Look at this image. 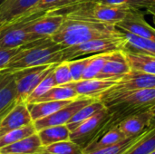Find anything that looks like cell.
<instances>
[{
    "instance_id": "ab89813d",
    "label": "cell",
    "mask_w": 155,
    "mask_h": 154,
    "mask_svg": "<svg viewBox=\"0 0 155 154\" xmlns=\"http://www.w3.org/2000/svg\"><path fill=\"white\" fill-rule=\"evenodd\" d=\"M37 154H57V153H53V152H47V151H45V148H44V150L41 152H39V153Z\"/></svg>"
},
{
    "instance_id": "f6af8a7d",
    "label": "cell",
    "mask_w": 155,
    "mask_h": 154,
    "mask_svg": "<svg viewBox=\"0 0 155 154\" xmlns=\"http://www.w3.org/2000/svg\"><path fill=\"white\" fill-rule=\"evenodd\" d=\"M153 1H155V0H153Z\"/></svg>"
},
{
    "instance_id": "9c48e42d",
    "label": "cell",
    "mask_w": 155,
    "mask_h": 154,
    "mask_svg": "<svg viewBox=\"0 0 155 154\" xmlns=\"http://www.w3.org/2000/svg\"><path fill=\"white\" fill-rule=\"evenodd\" d=\"M99 98H92V97H78L73 100L69 104L65 105L64 107L61 108L57 112L54 113L53 114L42 118L40 120L35 121L34 125L35 127L36 132L51 126H57V125H64L67 124V123L71 120V118L83 107L91 103L94 100Z\"/></svg>"
},
{
    "instance_id": "7bdbcfd3",
    "label": "cell",
    "mask_w": 155,
    "mask_h": 154,
    "mask_svg": "<svg viewBox=\"0 0 155 154\" xmlns=\"http://www.w3.org/2000/svg\"><path fill=\"white\" fill-rule=\"evenodd\" d=\"M153 23L155 24V15H153Z\"/></svg>"
},
{
    "instance_id": "7a4b0ae2",
    "label": "cell",
    "mask_w": 155,
    "mask_h": 154,
    "mask_svg": "<svg viewBox=\"0 0 155 154\" xmlns=\"http://www.w3.org/2000/svg\"><path fill=\"white\" fill-rule=\"evenodd\" d=\"M63 48L61 44L54 43L51 37L38 39L23 45L5 68L0 72L7 74L25 68L58 64L63 61Z\"/></svg>"
},
{
    "instance_id": "7402d4cb",
    "label": "cell",
    "mask_w": 155,
    "mask_h": 154,
    "mask_svg": "<svg viewBox=\"0 0 155 154\" xmlns=\"http://www.w3.org/2000/svg\"><path fill=\"white\" fill-rule=\"evenodd\" d=\"M124 53L130 64L131 70L140 71L155 75V56L131 52Z\"/></svg>"
},
{
    "instance_id": "8992f818",
    "label": "cell",
    "mask_w": 155,
    "mask_h": 154,
    "mask_svg": "<svg viewBox=\"0 0 155 154\" xmlns=\"http://www.w3.org/2000/svg\"><path fill=\"white\" fill-rule=\"evenodd\" d=\"M56 64H57L35 66L13 73L12 74L16 85L18 103H25L26 99L37 84Z\"/></svg>"
},
{
    "instance_id": "e0dca14e",
    "label": "cell",
    "mask_w": 155,
    "mask_h": 154,
    "mask_svg": "<svg viewBox=\"0 0 155 154\" xmlns=\"http://www.w3.org/2000/svg\"><path fill=\"white\" fill-rule=\"evenodd\" d=\"M44 146L40 141V138L36 133L32 134L26 138L20 140L11 145L5 146L0 149V153H23V154H37L44 150Z\"/></svg>"
},
{
    "instance_id": "603a6c76",
    "label": "cell",
    "mask_w": 155,
    "mask_h": 154,
    "mask_svg": "<svg viewBox=\"0 0 155 154\" xmlns=\"http://www.w3.org/2000/svg\"><path fill=\"white\" fill-rule=\"evenodd\" d=\"M78 94L75 90L69 84L55 85L51 88L48 92L43 94L41 97L36 99L34 103L47 102V101H64V100H74L78 98Z\"/></svg>"
},
{
    "instance_id": "44dd1931",
    "label": "cell",
    "mask_w": 155,
    "mask_h": 154,
    "mask_svg": "<svg viewBox=\"0 0 155 154\" xmlns=\"http://www.w3.org/2000/svg\"><path fill=\"white\" fill-rule=\"evenodd\" d=\"M18 103L16 85L14 77L0 90V123Z\"/></svg>"
},
{
    "instance_id": "f546056e",
    "label": "cell",
    "mask_w": 155,
    "mask_h": 154,
    "mask_svg": "<svg viewBox=\"0 0 155 154\" xmlns=\"http://www.w3.org/2000/svg\"><path fill=\"white\" fill-rule=\"evenodd\" d=\"M54 68L46 74V76L37 84V86L35 88V90L31 93V94L28 96V98L25 101L26 104L33 103L36 99L41 97L43 94H45L46 92H48L51 88H53L56 85L55 81H54V73H53Z\"/></svg>"
},
{
    "instance_id": "d6a6232c",
    "label": "cell",
    "mask_w": 155,
    "mask_h": 154,
    "mask_svg": "<svg viewBox=\"0 0 155 154\" xmlns=\"http://www.w3.org/2000/svg\"><path fill=\"white\" fill-rule=\"evenodd\" d=\"M91 59H92V55H90L89 57L82 58V59H74V60L68 61L73 82H77L83 79L84 73Z\"/></svg>"
},
{
    "instance_id": "836d02e7",
    "label": "cell",
    "mask_w": 155,
    "mask_h": 154,
    "mask_svg": "<svg viewBox=\"0 0 155 154\" xmlns=\"http://www.w3.org/2000/svg\"><path fill=\"white\" fill-rule=\"evenodd\" d=\"M59 1L60 0H39L38 3L27 12V14L25 15V18L46 13L47 11L53 9Z\"/></svg>"
},
{
    "instance_id": "ffe728a7",
    "label": "cell",
    "mask_w": 155,
    "mask_h": 154,
    "mask_svg": "<svg viewBox=\"0 0 155 154\" xmlns=\"http://www.w3.org/2000/svg\"><path fill=\"white\" fill-rule=\"evenodd\" d=\"M70 130L66 124L51 126L44 128L37 132V134L40 138L42 145L46 147L48 145L70 140Z\"/></svg>"
},
{
    "instance_id": "d6986e66",
    "label": "cell",
    "mask_w": 155,
    "mask_h": 154,
    "mask_svg": "<svg viewBox=\"0 0 155 154\" xmlns=\"http://www.w3.org/2000/svg\"><path fill=\"white\" fill-rule=\"evenodd\" d=\"M73 100H64V101H47V102H39L34 103H28V109L32 117L33 122L40 120L42 118L47 117L54 113L57 112L61 108L69 104Z\"/></svg>"
},
{
    "instance_id": "5bb4252c",
    "label": "cell",
    "mask_w": 155,
    "mask_h": 154,
    "mask_svg": "<svg viewBox=\"0 0 155 154\" xmlns=\"http://www.w3.org/2000/svg\"><path fill=\"white\" fill-rule=\"evenodd\" d=\"M117 81L110 79H82L77 82L69 83V84L75 90L79 97H92L99 98L103 93L114 86Z\"/></svg>"
},
{
    "instance_id": "52a82bcc",
    "label": "cell",
    "mask_w": 155,
    "mask_h": 154,
    "mask_svg": "<svg viewBox=\"0 0 155 154\" xmlns=\"http://www.w3.org/2000/svg\"><path fill=\"white\" fill-rule=\"evenodd\" d=\"M64 16L45 13L23 19V26L27 33L41 39L51 37L62 25Z\"/></svg>"
},
{
    "instance_id": "6da1fadb",
    "label": "cell",
    "mask_w": 155,
    "mask_h": 154,
    "mask_svg": "<svg viewBox=\"0 0 155 154\" xmlns=\"http://www.w3.org/2000/svg\"><path fill=\"white\" fill-rule=\"evenodd\" d=\"M121 34L116 25L94 20L64 17L60 28L51 39L64 48L79 44L93 39L104 38Z\"/></svg>"
},
{
    "instance_id": "5b68a950",
    "label": "cell",
    "mask_w": 155,
    "mask_h": 154,
    "mask_svg": "<svg viewBox=\"0 0 155 154\" xmlns=\"http://www.w3.org/2000/svg\"><path fill=\"white\" fill-rule=\"evenodd\" d=\"M153 88H155V75L140 71L131 70L114 86L103 93L99 99L102 103H104L114 96L125 92Z\"/></svg>"
},
{
    "instance_id": "7c38bea8",
    "label": "cell",
    "mask_w": 155,
    "mask_h": 154,
    "mask_svg": "<svg viewBox=\"0 0 155 154\" xmlns=\"http://www.w3.org/2000/svg\"><path fill=\"white\" fill-rule=\"evenodd\" d=\"M131 71V66L124 51L112 52L103 70L96 78L119 81Z\"/></svg>"
},
{
    "instance_id": "277c9868",
    "label": "cell",
    "mask_w": 155,
    "mask_h": 154,
    "mask_svg": "<svg viewBox=\"0 0 155 154\" xmlns=\"http://www.w3.org/2000/svg\"><path fill=\"white\" fill-rule=\"evenodd\" d=\"M126 39L124 33L104 38L93 39L79 44L71 45L62 49L63 61H70L86 54H98L114 51H124Z\"/></svg>"
},
{
    "instance_id": "60d3db41",
    "label": "cell",
    "mask_w": 155,
    "mask_h": 154,
    "mask_svg": "<svg viewBox=\"0 0 155 154\" xmlns=\"http://www.w3.org/2000/svg\"><path fill=\"white\" fill-rule=\"evenodd\" d=\"M151 112H152V113H153V114H155V106H153V108L151 109Z\"/></svg>"
},
{
    "instance_id": "74e56055",
    "label": "cell",
    "mask_w": 155,
    "mask_h": 154,
    "mask_svg": "<svg viewBox=\"0 0 155 154\" xmlns=\"http://www.w3.org/2000/svg\"><path fill=\"white\" fill-rule=\"evenodd\" d=\"M146 10H147V12L150 13L151 15H155V1H153V2L146 8Z\"/></svg>"
},
{
    "instance_id": "1f68e13d",
    "label": "cell",
    "mask_w": 155,
    "mask_h": 154,
    "mask_svg": "<svg viewBox=\"0 0 155 154\" xmlns=\"http://www.w3.org/2000/svg\"><path fill=\"white\" fill-rule=\"evenodd\" d=\"M94 3L111 5H122L127 6L131 9H142L147 8L153 1V0H91Z\"/></svg>"
},
{
    "instance_id": "cb8c5ba5",
    "label": "cell",
    "mask_w": 155,
    "mask_h": 154,
    "mask_svg": "<svg viewBox=\"0 0 155 154\" xmlns=\"http://www.w3.org/2000/svg\"><path fill=\"white\" fill-rule=\"evenodd\" d=\"M105 105L100 101V99H96L91 103L85 105L82 109H80L67 123V127L70 130V132L74 131L75 128H77L82 123L92 117L94 114H95L100 110L104 109Z\"/></svg>"
},
{
    "instance_id": "d590c367",
    "label": "cell",
    "mask_w": 155,
    "mask_h": 154,
    "mask_svg": "<svg viewBox=\"0 0 155 154\" xmlns=\"http://www.w3.org/2000/svg\"><path fill=\"white\" fill-rule=\"evenodd\" d=\"M85 1H89V0H60L58 2V4L53 9H51L49 11L55 10V9H58V8H61V7H64V6H66V5H74V4H77V3H81V2H85Z\"/></svg>"
},
{
    "instance_id": "8d00e7d4",
    "label": "cell",
    "mask_w": 155,
    "mask_h": 154,
    "mask_svg": "<svg viewBox=\"0 0 155 154\" xmlns=\"http://www.w3.org/2000/svg\"><path fill=\"white\" fill-rule=\"evenodd\" d=\"M12 78H13V74H3V73L0 72V90L4 86H5Z\"/></svg>"
},
{
    "instance_id": "ba28073f",
    "label": "cell",
    "mask_w": 155,
    "mask_h": 154,
    "mask_svg": "<svg viewBox=\"0 0 155 154\" xmlns=\"http://www.w3.org/2000/svg\"><path fill=\"white\" fill-rule=\"evenodd\" d=\"M109 118L110 113L108 109L104 107L72 131L70 133V140L84 148L96 137Z\"/></svg>"
},
{
    "instance_id": "2e32d148",
    "label": "cell",
    "mask_w": 155,
    "mask_h": 154,
    "mask_svg": "<svg viewBox=\"0 0 155 154\" xmlns=\"http://www.w3.org/2000/svg\"><path fill=\"white\" fill-rule=\"evenodd\" d=\"M126 138L127 137L124 134V133L119 129L117 125L113 126L109 128L108 130L104 131V133H102L101 135H98L94 140H92L84 148V152L89 153V152H94L103 148L109 147Z\"/></svg>"
},
{
    "instance_id": "b9f144b4",
    "label": "cell",
    "mask_w": 155,
    "mask_h": 154,
    "mask_svg": "<svg viewBox=\"0 0 155 154\" xmlns=\"http://www.w3.org/2000/svg\"><path fill=\"white\" fill-rule=\"evenodd\" d=\"M149 154H155V150H154V151H153L152 152H150V153H149Z\"/></svg>"
},
{
    "instance_id": "9a60e30c",
    "label": "cell",
    "mask_w": 155,
    "mask_h": 154,
    "mask_svg": "<svg viewBox=\"0 0 155 154\" xmlns=\"http://www.w3.org/2000/svg\"><path fill=\"white\" fill-rule=\"evenodd\" d=\"M152 116L153 113L151 110L138 113L124 118L117 124V126L127 138L134 137L149 128Z\"/></svg>"
},
{
    "instance_id": "4dcf8cb0",
    "label": "cell",
    "mask_w": 155,
    "mask_h": 154,
    "mask_svg": "<svg viewBox=\"0 0 155 154\" xmlns=\"http://www.w3.org/2000/svg\"><path fill=\"white\" fill-rule=\"evenodd\" d=\"M53 73L56 85H63L73 82L68 61H62L58 63L54 68Z\"/></svg>"
},
{
    "instance_id": "e575fe53",
    "label": "cell",
    "mask_w": 155,
    "mask_h": 154,
    "mask_svg": "<svg viewBox=\"0 0 155 154\" xmlns=\"http://www.w3.org/2000/svg\"><path fill=\"white\" fill-rule=\"evenodd\" d=\"M22 47L23 45L11 49H0V71L5 68V66L11 61L13 56L15 55L21 50Z\"/></svg>"
},
{
    "instance_id": "30bf717a",
    "label": "cell",
    "mask_w": 155,
    "mask_h": 154,
    "mask_svg": "<svg viewBox=\"0 0 155 154\" xmlns=\"http://www.w3.org/2000/svg\"><path fill=\"white\" fill-rule=\"evenodd\" d=\"M39 0H4L0 4V30L7 25L25 19L27 12Z\"/></svg>"
},
{
    "instance_id": "4316f807",
    "label": "cell",
    "mask_w": 155,
    "mask_h": 154,
    "mask_svg": "<svg viewBox=\"0 0 155 154\" xmlns=\"http://www.w3.org/2000/svg\"><path fill=\"white\" fill-rule=\"evenodd\" d=\"M112 53V52H111ZM111 53H102L98 54H93L87 67L84 73L83 79L96 78L103 70L106 61L108 60Z\"/></svg>"
},
{
    "instance_id": "f35d334b",
    "label": "cell",
    "mask_w": 155,
    "mask_h": 154,
    "mask_svg": "<svg viewBox=\"0 0 155 154\" xmlns=\"http://www.w3.org/2000/svg\"><path fill=\"white\" fill-rule=\"evenodd\" d=\"M149 127L150 128H155V114L153 113V116L151 118V121H150V124H149Z\"/></svg>"
},
{
    "instance_id": "f1b7e54d",
    "label": "cell",
    "mask_w": 155,
    "mask_h": 154,
    "mask_svg": "<svg viewBox=\"0 0 155 154\" xmlns=\"http://www.w3.org/2000/svg\"><path fill=\"white\" fill-rule=\"evenodd\" d=\"M45 150L49 152L57 154H84V148L71 140L48 145L45 147Z\"/></svg>"
},
{
    "instance_id": "bcb514c9",
    "label": "cell",
    "mask_w": 155,
    "mask_h": 154,
    "mask_svg": "<svg viewBox=\"0 0 155 154\" xmlns=\"http://www.w3.org/2000/svg\"><path fill=\"white\" fill-rule=\"evenodd\" d=\"M0 154H1V153H0Z\"/></svg>"
},
{
    "instance_id": "4fadbf2b",
    "label": "cell",
    "mask_w": 155,
    "mask_h": 154,
    "mask_svg": "<svg viewBox=\"0 0 155 154\" xmlns=\"http://www.w3.org/2000/svg\"><path fill=\"white\" fill-rule=\"evenodd\" d=\"M33 123L27 104L25 103H18L0 123V137Z\"/></svg>"
},
{
    "instance_id": "d4e9b609",
    "label": "cell",
    "mask_w": 155,
    "mask_h": 154,
    "mask_svg": "<svg viewBox=\"0 0 155 154\" xmlns=\"http://www.w3.org/2000/svg\"><path fill=\"white\" fill-rule=\"evenodd\" d=\"M151 128L149 127L148 129H146L144 132H143L142 133L134 136V137H129L126 138L115 144H113L109 147L106 148H103L89 153H84V154H124L128 150H130L136 143H138L146 133L147 132L150 130Z\"/></svg>"
},
{
    "instance_id": "484cf974",
    "label": "cell",
    "mask_w": 155,
    "mask_h": 154,
    "mask_svg": "<svg viewBox=\"0 0 155 154\" xmlns=\"http://www.w3.org/2000/svg\"><path fill=\"white\" fill-rule=\"evenodd\" d=\"M37 132L35 130L34 123L29 125L11 131L0 137V149L4 148L5 146L11 145L15 143H17L20 140L26 138V137H28L32 134H35Z\"/></svg>"
},
{
    "instance_id": "8fae6325",
    "label": "cell",
    "mask_w": 155,
    "mask_h": 154,
    "mask_svg": "<svg viewBox=\"0 0 155 154\" xmlns=\"http://www.w3.org/2000/svg\"><path fill=\"white\" fill-rule=\"evenodd\" d=\"M116 27L122 31L155 41V28L146 22L140 9H130L126 16L116 24Z\"/></svg>"
},
{
    "instance_id": "ac0fdd59",
    "label": "cell",
    "mask_w": 155,
    "mask_h": 154,
    "mask_svg": "<svg viewBox=\"0 0 155 154\" xmlns=\"http://www.w3.org/2000/svg\"><path fill=\"white\" fill-rule=\"evenodd\" d=\"M122 32L126 39V45L124 52L138 53L155 56V41L138 36L126 31Z\"/></svg>"
},
{
    "instance_id": "ee69618b",
    "label": "cell",
    "mask_w": 155,
    "mask_h": 154,
    "mask_svg": "<svg viewBox=\"0 0 155 154\" xmlns=\"http://www.w3.org/2000/svg\"><path fill=\"white\" fill-rule=\"evenodd\" d=\"M5 154H23V153H5Z\"/></svg>"
},
{
    "instance_id": "83f0119b",
    "label": "cell",
    "mask_w": 155,
    "mask_h": 154,
    "mask_svg": "<svg viewBox=\"0 0 155 154\" xmlns=\"http://www.w3.org/2000/svg\"><path fill=\"white\" fill-rule=\"evenodd\" d=\"M155 150V128L147 133L124 154H149Z\"/></svg>"
},
{
    "instance_id": "3957f363",
    "label": "cell",
    "mask_w": 155,
    "mask_h": 154,
    "mask_svg": "<svg viewBox=\"0 0 155 154\" xmlns=\"http://www.w3.org/2000/svg\"><path fill=\"white\" fill-rule=\"evenodd\" d=\"M110 113V118L98 133L116 126L124 118L155 106V88L129 91L120 93L103 103ZM97 135V136H98Z\"/></svg>"
}]
</instances>
